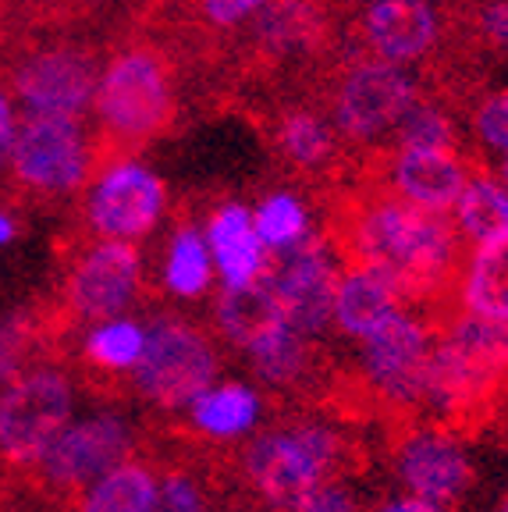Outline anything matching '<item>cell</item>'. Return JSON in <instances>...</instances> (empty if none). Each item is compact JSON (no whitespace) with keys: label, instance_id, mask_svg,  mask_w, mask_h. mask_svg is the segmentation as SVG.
<instances>
[{"label":"cell","instance_id":"30bf717a","mask_svg":"<svg viewBox=\"0 0 508 512\" xmlns=\"http://www.w3.org/2000/svg\"><path fill=\"white\" fill-rule=\"evenodd\" d=\"M135 424L121 409L100 406L89 413H75V420L50 445L40 466L29 473L32 488L50 502L72 505L82 491L135 456Z\"/></svg>","mask_w":508,"mask_h":512},{"label":"cell","instance_id":"52a82bcc","mask_svg":"<svg viewBox=\"0 0 508 512\" xmlns=\"http://www.w3.org/2000/svg\"><path fill=\"white\" fill-rule=\"evenodd\" d=\"M75 413V377L57 363H32L8 388H0V470L29 477Z\"/></svg>","mask_w":508,"mask_h":512},{"label":"cell","instance_id":"9a60e30c","mask_svg":"<svg viewBox=\"0 0 508 512\" xmlns=\"http://www.w3.org/2000/svg\"><path fill=\"white\" fill-rule=\"evenodd\" d=\"M345 256L331 235H317L302 249L285 256H274L270 264V288L281 303V313L299 335L310 342L331 331V306H334V288L342 278Z\"/></svg>","mask_w":508,"mask_h":512},{"label":"cell","instance_id":"836d02e7","mask_svg":"<svg viewBox=\"0 0 508 512\" xmlns=\"http://www.w3.org/2000/svg\"><path fill=\"white\" fill-rule=\"evenodd\" d=\"M274 0H196L199 22L214 32H235L253 25Z\"/></svg>","mask_w":508,"mask_h":512},{"label":"cell","instance_id":"4316f807","mask_svg":"<svg viewBox=\"0 0 508 512\" xmlns=\"http://www.w3.org/2000/svg\"><path fill=\"white\" fill-rule=\"evenodd\" d=\"M146 352V320L139 317H111L86 324L79 335L82 367L107 381H128Z\"/></svg>","mask_w":508,"mask_h":512},{"label":"cell","instance_id":"83f0119b","mask_svg":"<svg viewBox=\"0 0 508 512\" xmlns=\"http://www.w3.org/2000/svg\"><path fill=\"white\" fill-rule=\"evenodd\" d=\"M455 235L466 249L484 246L508 232V189L491 168H473L466 189L459 192L455 207L448 210Z\"/></svg>","mask_w":508,"mask_h":512},{"label":"cell","instance_id":"cb8c5ba5","mask_svg":"<svg viewBox=\"0 0 508 512\" xmlns=\"http://www.w3.org/2000/svg\"><path fill=\"white\" fill-rule=\"evenodd\" d=\"M249 210H253L256 235H260L270 256L295 253L317 235H324L317 210H313L310 196L299 185H274V189L260 192V200L249 203Z\"/></svg>","mask_w":508,"mask_h":512},{"label":"cell","instance_id":"44dd1931","mask_svg":"<svg viewBox=\"0 0 508 512\" xmlns=\"http://www.w3.org/2000/svg\"><path fill=\"white\" fill-rule=\"evenodd\" d=\"M157 285L171 303H182V306H196L214 299L217 274L199 221L185 217V221H175L167 228L164 246H160L157 256Z\"/></svg>","mask_w":508,"mask_h":512},{"label":"cell","instance_id":"74e56055","mask_svg":"<svg viewBox=\"0 0 508 512\" xmlns=\"http://www.w3.org/2000/svg\"><path fill=\"white\" fill-rule=\"evenodd\" d=\"M18 125H22V111H18L8 82H0V168L8 164V153H11L15 136H18Z\"/></svg>","mask_w":508,"mask_h":512},{"label":"cell","instance_id":"6da1fadb","mask_svg":"<svg viewBox=\"0 0 508 512\" xmlns=\"http://www.w3.org/2000/svg\"><path fill=\"white\" fill-rule=\"evenodd\" d=\"M334 242L349 264L384 274L423 310L448 303L466 253L445 214L409 207L381 185L352 196Z\"/></svg>","mask_w":508,"mask_h":512},{"label":"cell","instance_id":"1f68e13d","mask_svg":"<svg viewBox=\"0 0 508 512\" xmlns=\"http://www.w3.org/2000/svg\"><path fill=\"white\" fill-rule=\"evenodd\" d=\"M469 139L491 164L508 157V82L498 89H487L477 104L469 107Z\"/></svg>","mask_w":508,"mask_h":512},{"label":"cell","instance_id":"8fae6325","mask_svg":"<svg viewBox=\"0 0 508 512\" xmlns=\"http://www.w3.org/2000/svg\"><path fill=\"white\" fill-rule=\"evenodd\" d=\"M437 324L423 306H405L391 324L356 345V370L366 392L398 413H420L427 392Z\"/></svg>","mask_w":508,"mask_h":512},{"label":"cell","instance_id":"277c9868","mask_svg":"<svg viewBox=\"0 0 508 512\" xmlns=\"http://www.w3.org/2000/svg\"><path fill=\"white\" fill-rule=\"evenodd\" d=\"M345 459L338 427L317 416H299L263 427L239 452V477L270 512H295V505L334 477Z\"/></svg>","mask_w":508,"mask_h":512},{"label":"cell","instance_id":"d4e9b609","mask_svg":"<svg viewBox=\"0 0 508 512\" xmlns=\"http://www.w3.org/2000/svg\"><path fill=\"white\" fill-rule=\"evenodd\" d=\"M274 150L299 175H320L338 160L342 139L320 107H285L274 121Z\"/></svg>","mask_w":508,"mask_h":512},{"label":"cell","instance_id":"d590c367","mask_svg":"<svg viewBox=\"0 0 508 512\" xmlns=\"http://www.w3.org/2000/svg\"><path fill=\"white\" fill-rule=\"evenodd\" d=\"M295 512H363V505H359L356 491H352L349 484L331 477L302 498V502L295 505Z\"/></svg>","mask_w":508,"mask_h":512},{"label":"cell","instance_id":"9c48e42d","mask_svg":"<svg viewBox=\"0 0 508 512\" xmlns=\"http://www.w3.org/2000/svg\"><path fill=\"white\" fill-rule=\"evenodd\" d=\"M96 164H100V136L89 121L22 114L4 171L29 196L68 200L86 189Z\"/></svg>","mask_w":508,"mask_h":512},{"label":"cell","instance_id":"7c38bea8","mask_svg":"<svg viewBox=\"0 0 508 512\" xmlns=\"http://www.w3.org/2000/svg\"><path fill=\"white\" fill-rule=\"evenodd\" d=\"M100 61L72 40L36 43L11 64L8 89L22 114L89 121Z\"/></svg>","mask_w":508,"mask_h":512},{"label":"cell","instance_id":"ab89813d","mask_svg":"<svg viewBox=\"0 0 508 512\" xmlns=\"http://www.w3.org/2000/svg\"><path fill=\"white\" fill-rule=\"evenodd\" d=\"M18 217H15V210H8V207H0V249H8L11 242L18 239Z\"/></svg>","mask_w":508,"mask_h":512},{"label":"cell","instance_id":"4fadbf2b","mask_svg":"<svg viewBox=\"0 0 508 512\" xmlns=\"http://www.w3.org/2000/svg\"><path fill=\"white\" fill-rule=\"evenodd\" d=\"M146 292V253L128 242L89 239L68 260L61 299L75 324L128 317Z\"/></svg>","mask_w":508,"mask_h":512},{"label":"cell","instance_id":"5b68a950","mask_svg":"<svg viewBox=\"0 0 508 512\" xmlns=\"http://www.w3.org/2000/svg\"><path fill=\"white\" fill-rule=\"evenodd\" d=\"M171 214V192L150 160L132 150L100 157L79 192V221L89 239L143 246L164 228Z\"/></svg>","mask_w":508,"mask_h":512},{"label":"cell","instance_id":"8992f818","mask_svg":"<svg viewBox=\"0 0 508 512\" xmlns=\"http://www.w3.org/2000/svg\"><path fill=\"white\" fill-rule=\"evenodd\" d=\"M221 363V345L210 328L185 313H153L146 320V352L128 388L150 409L175 416L221 377Z\"/></svg>","mask_w":508,"mask_h":512},{"label":"cell","instance_id":"f1b7e54d","mask_svg":"<svg viewBox=\"0 0 508 512\" xmlns=\"http://www.w3.org/2000/svg\"><path fill=\"white\" fill-rule=\"evenodd\" d=\"M160 505V470L146 459H125L93 480L68 509L72 512H157Z\"/></svg>","mask_w":508,"mask_h":512},{"label":"cell","instance_id":"8d00e7d4","mask_svg":"<svg viewBox=\"0 0 508 512\" xmlns=\"http://www.w3.org/2000/svg\"><path fill=\"white\" fill-rule=\"evenodd\" d=\"M477 32L498 54H508V0H484L477 11Z\"/></svg>","mask_w":508,"mask_h":512},{"label":"cell","instance_id":"60d3db41","mask_svg":"<svg viewBox=\"0 0 508 512\" xmlns=\"http://www.w3.org/2000/svg\"><path fill=\"white\" fill-rule=\"evenodd\" d=\"M491 171L501 178V185H505V189H508V157H501L498 164H491Z\"/></svg>","mask_w":508,"mask_h":512},{"label":"cell","instance_id":"d6986e66","mask_svg":"<svg viewBox=\"0 0 508 512\" xmlns=\"http://www.w3.org/2000/svg\"><path fill=\"white\" fill-rule=\"evenodd\" d=\"M203 239L214 260L217 288H249L270 274L274 256L256 235L253 210L242 200H221L203 217Z\"/></svg>","mask_w":508,"mask_h":512},{"label":"cell","instance_id":"7402d4cb","mask_svg":"<svg viewBox=\"0 0 508 512\" xmlns=\"http://www.w3.org/2000/svg\"><path fill=\"white\" fill-rule=\"evenodd\" d=\"M448 303L455 313L508 328V232L462 253Z\"/></svg>","mask_w":508,"mask_h":512},{"label":"cell","instance_id":"3957f363","mask_svg":"<svg viewBox=\"0 0 508 512\" xmlns=\"http://www.w3.org/2000/svg\"><path fill=\"white\" fill-rule=\"evenodd\" d=\"M175 114V72L157 47L128 43V47L114 50L107 61H100L89 125L104 143H111L114 150L135 153L160 132H167Z\"/></svg>","mask_w":508,"mask_h":512},{"label":"cell","instance_id":"4dcf8cb0","mask_svg":"<svg viewBox=\"0 0 508 512\" xmlns=\"http://www.w3.org/2000/svg\"><path fill=\"white\" fill-rule=\"evenodd\" d=\"M391 146H405V150H459V121L448 111V104L423 93L405 111Z\"/></svg>","mask_w":508,"mask_h":512},{"label":"cell","instance_id":"2e32d148","mask_svg":"<svg viewBox=\"0 0 508 512\" xmlns=\"http://www.w3.org/2000/svg\"><path fill=\"white\" fill-rule=\"evenodd\" d=\"M356 36L366 57L420 68L445 36V11L437 0H366L356 18Z\"/></svg>","mask_w":508,"mask_h":512},{"label":"cell","instance_id":"ffe728a7","mask_svg":"<svg viewBox=\"0 0 508 512\" xmlns=\"http://www.w3.org/2000/svg\"><path fill=\"white\" fill-rule=\"evenodd\" d=\"M405 306H413L402 296V288L388 281L384 274L370 271L345 260L342 278L334 288V306H331V331L345 342L359 345L370 335L391 324Z\"/></svg>","mask_w":508,"mask_h":512},{"label":"cell","instance_id":"ba28073f","mask_svg":"<svg viewBox=\"0 0 508 512\" xmlns=\"http://www.w3.org/2000/svg\"><path fill=\"white\" fill-rule=\"evenodd\" d=\"M420 96L423 86L413 68H398V64L359 54L334 75L327 118L342 146L388 150L405 111Z\"/></svg>","mask_w":508,"mask_h":512},{"label":"cell","instance_id":"f546056e","mask_svg":"<svg viewBox=\"0 0 508 512\" xmlns=\"http://www.w3.org/2000/svg\"><path fill=\"white\" fill-rule=\"evenodd\" d=\"M324 32L317 0H274L253 22V43L270 57H292L310 50Z\"/></svg>","mask_w":508,"mask_h":512},{"label":"cell","instance_id":"e0dca14e","mask_svg":"<svg viewBox=\"0 0 508 512\" xmlns=\"http://www.w3.org/2000/svg\"><path fill=\"white\" fill-rule=\"evenodd\" d=\"M473 160L466 150H405L391 146L381 157V189L395 200L427 214H445L455 207L459 192L473 175Z\"/></svg>","mask_w":508,"mask_h":512},{"label":"cell","instance_id":"f35d334b","mask_svg":"<svg viewBox=\"0 0 508 512\" xmlns=\"http://www.w3.org/2000/svg\"><path fill=\"white\" fill-rule=\"evenodd\" d=\"M377 512H448V509H441V505H434V502H423V498H413V495H391V498H384L381 505H377Z\"/></svg>","mask_w":508,"mask_h":512},{"label":"cell","instance_id":"ac0fdd59","mask_svg":"<svg viewBox=\"0 0 508 512\" xmlns=\"http://www.w3.org/2000/svg\"><path fill=\"white\" fill-rule=\"evenodd\" d=\"M182 416L189 434L207 445H246L267 427V392L246 377H217Z\"/></svg>","mask_w":508,"mask_h":512},{"label":"cell","instance_id":"d6a6232c","mask_svg":"<svg viewBox=\"0 0 508 512\" xmlns=\"http://www.w3.org/2000/svg\"><path fill=\"white\" fill-rule=\"evenodd\" d=\"M32 352H36V331L29 320H0V388H8L15 377L32 367Z\"/></svg>","mask_w":508,"mask_h":512},{"label":"cell","instance_id":"7a4b0ae2","mask_svg":"<svg viewBox=\"0 0 508 512\" xmlns=\"http://www.w3.org/2000/svg\"><path fill=\"white\" fill-rule=\"evenodd\" d=\"M505 392L508 328L452 310L437 324L420 413L430 416V424L459 431L484 420Z\"/></svg>","mask_w":508,"mask_h":512},{"label":"cell","instance_id":"484cf974","mask_svg":"<svg viewBox=\"0 0 508 512\" xmlns=\"http://www.w3.org/2000/svg\"><path fill=\"white\" fill-rule=\"evenodd\" d=\"M210 320H214V338L228 342L231 349H246L249 342L270 331L274 324L285 320L281 313V303L274 296L270 281H256L249 288H217L214 299H210Z\"/></svg>","mask_w":508,"mask_h":512},{"label":"cell","instance_id":"e575fe53","mask_svg":"<svg viewBox=\"0 0 508 512\" xmlns=\"http://www.w3.org/2000/svg\"><path fill=\"white\" fill-rule=\"evenodd\" d=\"M157 512H210L203 484L189 470H164L160 473Z\"/></svg>","mask_w":508,"mask_h":512},{"label":"cell","instance_id":"5bb4252c","mask_svg":"<svg viewBox=\"0 0 508 512\" xmlns=\"http://www.w3.org/2000/svg\"><path fill=\"white\" fill-rule=\"evenodd\" d=\"M391 470L402 495L423 498L441 509L459 505L477 484V466L459 431L437 424L409 427L391 448Z\"/></svg>","mask_w":508,"mask_h":512},{"label":"cell","instance_id":"603a6c76","mask_svg":"<svg viewBox=\"0 0 508 512\" xmlns=\"http://www.w3.org/2000/svg\"><path fill=\"white\" fill-rule=\"evenodd\" d=\"M242 360L249 363V374L263 392H295L313 377L317 342H310L288 320H281L242 349Z\"/></svg>","mask_w":508,"mask_h":512},{"label":"cell","instance_id":"b9f144b4","mask_svg":"<svg viewBox=\"0 0 508 512\" xmlns=\"http://www.w3.org/2000/svg\"><path fill=\"white\" fill-rule=\"evenodd\" d=\"M498 512H508V495H505V498H501V502H498Z\"/></svg>","mask_w":508,"mask_h":512}]
</instances>
